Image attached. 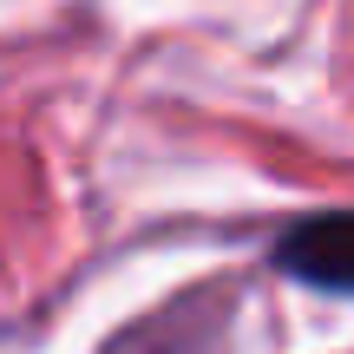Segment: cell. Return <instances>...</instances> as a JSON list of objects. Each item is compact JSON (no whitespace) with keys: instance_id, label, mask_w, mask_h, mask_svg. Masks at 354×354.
<instances>
[{"instance_id":"cell-1","label":"cell","mask_w":354,"mask_h":354,"mask_svg":"<svg viewBox=\"0 0 354 354\" xmlns=\"http://www.w3.org/2000/svg\"><path fill=\"white\" fill-rule=\"evenodd\" d=\"M282 276L308 282V289H354V210H328L295 223L276 243Z\"/></svg>"}]
</instances>
